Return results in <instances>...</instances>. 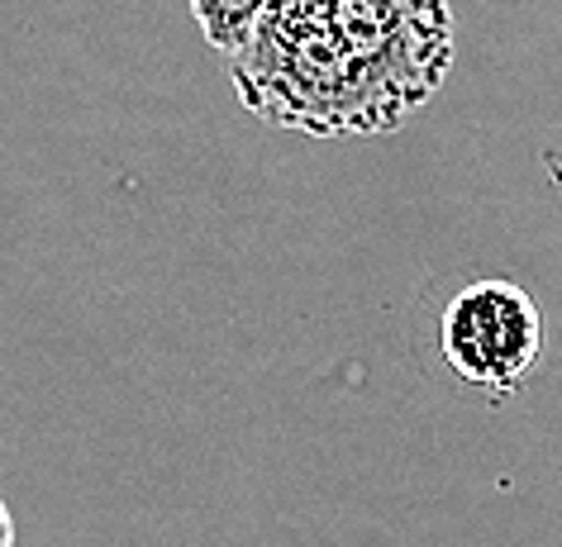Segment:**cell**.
I'll list each match as a JSON object with an SVG mask.
<instances>
[{
	"label": "cell",
	"instance_id": "cell-1",
	"mask_svg": "<svg viewBox=\"0 0 562 547\" xmlns=\"http://www.w3.org/2000/svg\"><path fill=\"white\" fill-rule=\"evenodd\" d=\"M453 44V0H272L224 67L277 129L376 138L434 101Z\"/></svg>",
	"mask_w": 562,
	"mask_h": 547
},
{
	"label": "cell",
	"instance_id": "cell-2",
	"mask_svg": "<svg viewBox=\"0 0 562 547\" xmlns=\"http://www.w3.org/2000/svg\"><path fill=\"white\" fill-rule=\"evenodd\" d=\"M439 347L458 381L501 400L543 362V310L515 282H472L443 305Z\"/></svg>",
	"mask_w": 562,
	"mask_h": 547
},
{
	"label": "cell",
	"instance_id": "cell-3",
	"mask_svg": "<svg viewBox=\"0 0 562 547\" xmlns=\"http://www.w3.org/2000/svg\"><path fill=\"white\" fill-rule=\"evenodd\" d=\"M187 5H191L195 24H201L205 44L229 58V53L252 34V24L262 20V10L272 5V0H187Z\"/></svg>",
	"mask_w": 562,
	"mask_h": 547
},
{
	"label": "cell",
	"instance_id": "cell-4",
	"mask_svg": "<svg viewBox=\"0 0 562 547\" xmlns=\"http://www.w3.org/2000/svg\"><path fill=\"white\" fill-rule=\"evenodd\" d=\"M0 547H15V518H10L5 500H0Z\"/></svg>",
	"mask_w": 562,
	"mask_h": 547
}]
</instances>
